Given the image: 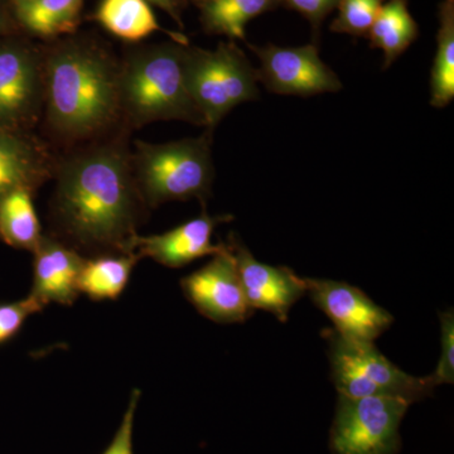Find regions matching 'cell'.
I'll list each match as a JSON object with an SVG mask.
<instances>
[{"label":"cell","instance_id":"12","mask_svg":"<svg viewBox=\"0 0 454 454\" xmlns=\"http://www.w3.org/2000/svg\"><path fill=\"white\" fill-rule=\"evenodd\" d=\"M227 244L234 256L250 309L267 310L286 324L292 307L307 294L303 278L298 277L292 269L258 262L234 234L230 235Z\"/></svg>","mask_w":454,"mask_h":454},{"label":"cell","instance_id":"27","mask_svg":"<svg viewBox=\"0 0 454 454\" xmlns=\"http://www.w3.org/2000/svg\"><path fill=\"white\" fill-rule=\"evenodd\" d=\"M278 2H282L286 7L297 11L317 28L325 17L339 5L340 0H278Z\"/></svg>","mask_w":454,"mask_h":454},{"label":"cell","instance_id":"8","mask_svg":"<svg viewBox=\"0 0 454 454\" xmlns=\"http://www.w3.org/2000/svg\"><path fill=\"white\" fill-rule=\"evenodd\" d=\"M44 53L26 44H0V127L32 124L43 114Z\"/></svg>","mask_w":454,"mask_h":454},{"label":"cell","instance_id":"5","mask_svg":"<svg viewBox=\"0 0 454 454\" xmlns=\"http://www.w3.org/2000/svg\"><path fill=\"white\" fill-rule=\"evenodd\" d=\"M328 343L331 379L340 395L395 397L409 404L432 395L428 376L417 378L394 365L373 342L348 339L334 330L324 331Z\"/></svg>","mask_w":454,"mask_h":454},{"label":"cell","instance_id":"15","mask_svg":"<svg viewBox=\"0 0 454 454\" xmlns=\"http://www.w3.org/2000/svg\"><path fill=\"white\" fill-rule=\"evenodd\" d=\"M55 163L43 143L0 127V200L17 190L35 192L53 175Z\"/></svg>","mask_w":454,"mask_h":454},{"label":"cell","instance_id":"18","mask_svg":"<svg viewBox=\"0 0 454 454\" xmlns=\"http://www.w3.org/2000/svg\"><path fill=\"white\" fill-rule=\"evenodd\" d=\"M367 35L372 47L384 51L382 68L387 70L417 40L419 28L409 12L406 0H387L381 5Z\"/></svg>","mask_w":454,"mask_h":454},{"label":"cell","instance_id":"29","mask_svg":"<svg viewBox=\"0 0 454 454\" xmlns=\"http://www.w3.org/2000/svg\"><path fill=\"white\" fill-rule=\"evenodd\" d=\"M5 28H7V18H5L4 11L0 5V33L4 32Z\"/></svg>","mask_w":454,"mask_h":454},{"label":"cell","instance_id":"22","mask_svg":"<svg viewBox=\"0 0 454 454\" xmlns=\"http://www.w3.org/2000/svg\"><path fill=\"white\" fill-rule=\"evenodd\" d=\"M278 0H207L201 20L206 31L245 40V26L276 7Z\"/></svg>","mask_w":454,"mask_h":454},{"label":"cell","instance_id":"10","mask_svg":"<svg viewBox=\"0 0 454 454\" xmlns=\"http://www.w3.org/2000/svg\"><path fill=\"white\" fill-rule=\"evenodd\" d=\"M181 288L193 307L216 324H241L253 316L229 244L207 264L184 277Z\"/></svg>","mask_w":454,"mask_h":454},{"label":"cell","instance_id":"24","mask_svg":"<svg viewBox=\"0 0 454 454\" xmlns=\"http://www.w3.org/2000/svg\"><path fill=\"white\" fill-rule=\"evenodd\" d=\"M441 357L429 380L435 387L454 382V315L452 309L441 313Z\"/></svg>","mask_w":454,"mask_h":454},{"label":"cell","instance_id":"17","mask_svg":"<svg viewBox=\"0 0 454 454\" xmlns=\"http://www.w3.org/2000/svg\"><path fill=\"white\" fill-rule=\"evenodd\" d=\"M85 0H13L20 26L41 38L73 33L79 25Z\"/></svg>","mask_w":454,"mask_h":454},{"label":"cell","instance_id":"28","mask_svg":"<svg viewBox=\"0 0 454 454\" xmlns=\"http://www.w3.org/2000/svg\"><path fill=\"white\" fill-rule=\"evenodd\" d=\"M149 4L157 5L158 8L162 9V11L167 12L173 20H177L178 23H181V20H179V12H181V0H146Z\"/></svg>","mask_w":454,"mask_h":454},{"label":"cell","instance_id":"25","mask_svg":"<svg viewBox=\"0 0 454 454\" xmlns=\"http://www.w3.org/2000/svg\"><path fill=\"white\" fill-rule=\"evenodd\" d=\"M43 309L31 295L25 300L0 304V345L20 333L29 316Z\"/></svg>","mask_w":454,"mask_h":454},{"label":"cell","instance_id":"21","mask_svg":"<svg viewBox=\"0 0 454 454\" xmlns=\"http://www.w3.org/2000/svg\"><path fill=\"white\" fill-rule=\"evenodd\" d=\"M437 42L430 74V106L442 109L454 98V0L441 4Z\"/></svg>","mask_w":454,"mask_h":454},{"label":"cell","instance_id":"16","mask_svg":"<svg viewBox=\"0 0 454 454\" xmlns=\"http://www.w3.org/2000/svg\"><path fill=\"white\" fill-rule=\"evenodd\" d=\"M138 254H106L83 262L79 277V291L91 301H115L127 288Z\"/></svg>","mask_w":454,"mask_h":454},{"label":"cell","instance_id":"7","mask_svg":"<svg viewBox=\"0 0 454 454\" xmlns=\"http://www.w3.org/2000/svg\"><path fill=\"white\" fill-rule=\"evenodd\" d=\"M409 403L395 397L340 395L330 430L333 454H397Z\"/></svg>","mask_w":454,"mask_h":454},{"label":"cell","instance_id":"23","mask_svg":"<svg viewBox=\"0 0 454 454\" xmlns=\"http://www.w3.org/2000/svg\"><path fill=\"white\" fill-rule=\"evenodd\" d=\"M384 0H340L339 17L331 29L336 33L366 35L378 17Z\"/></svg>","mask_w":454,"mask_h":454},{"label":"cell","instance_id":"1","mask_svg":"<svg viewBox=\"0 0 454 454\" xmlns=\"http://www.w3.org/2000/svg\"><path fill=\"white\" fill-rule=\"evenodd\" d=\"M127 131L88 143L55 163L52 236L76 252L136 254L138 226L148 207L134 176Z\"/></svg>","mask_w":454,"mask_h":454},{"label":"cell","instance_id":"11","mask_svg":"<svg viewBox=\"0 0 454 454\" xmlns=\"http://www.w3.org/2000/svg\"><path fill=\"white\" fill-rule=\"evenodd\" d=\"M303 279L310 300L342 336L373 342L394 324V317L357 286L330 279Z\"/></svg>","mask_w":454,"mask_h":454},{"label":"cell","instance_id":"13","mask_svg":"<svg viewBox=\"0 0 454 454\" xmlns=\"http://www.w3.org/2000/svg\"><path fill=\"white\" fill-rule=\"evenodd\" d=\"M232 216H210L203 208L196 219L187 221L176 229L160 235L140 236L134 243V252L140 259L151 258L164 267L182 268L197 259L216 255L225 249V244H212V234L220 223Z\"/></svg>","mask_w":454,"mask_h":454},{"label":"cell","instance_id":"9","mask_svg":"<svg viewBox=\"0 0 454 454\" xmlns=\"http://www.w3.org/2000/svg\"><path fill=\"white\" fill-rule=\"evenodd\" d=\"M250 49L259 57L258 82L279 95L313 97L342 89L339 76L322 61L313 44L278 47L268 44Z\"/></svg>","mask_w":454,"mask_h":454},{"label":"cell","instance_id":"4","mask_svg":"<svg viewBox=\"0 0 454 454\" xmlns=\"http://www.w3.org/2000/svg\"><path fill=\"white\" fill-rule=\"evenodd\" d=\"M212 131L206 130L199 138L162 145L134 142L131 162L146 207L196 199L205 208L215 178Z\"/></svg>","mask_w":454,"mask_h":454},{"label":"cell","instance_id":"3","mask_svg":"<svg viewBox=\"0 0 454 454\" xmlns=\"http://www.w3.org/2000/svg\"><path fill=\"white\" fill-rule=\"evenodd\" d=\"M187 44H153L121 61L119 98L121 125L131 130L149 122L182 121L205 127L186 82Z\"/></svg>","mask_w":454,"mask_h":454},{"label":"cell","instance_id":"2","mask_svg":"<svg viewBox=\"0 0 454 454\" xmlns=\"http://www.w3.org/2000/svg\"><path fill=\"white\" fill-rule=\"evenodd\" d=\"M119 71L121 62L94 42L67 41L44 53V121L56 142L88 145L121 125Z\"/></svg>","mask_w":454,"mask_h":454},{"label":"cell","instance_id":"14","mask_svg":"<svg viewBox=\"0 0 454 454\" xmlns=\"http://www.w3.org/2000/svg\"><path fill=\"white\" fill-rule=\"evenodd\" d=\"M33 262L31 295L42 309L50 303L73 306L79 297L80 271L85 262L82 254L52 235L42 236Z\"/></svg>","mask_w":454,"mask_h":454},{"label":"cell","instance_id":"19","mask_svg":"<svg viewBox=\"0 0 454 454\" xmlns=\"http://www.w3.org/2000/svg\"><path fill=\"white\" fill-rule=\"evenodd\" d=\"M33 192L17 190L0 200V238L17 249L35 252L42 239Z\"/></svg>","mask_w":454,"mask_h":454},{"label":"cell","instance_id":"20","mask_svg":"<svg viewBox=\"0 0 454 454\" xmlns=\"http://www.w3.org/2000/svg\"><path fill=\"white\" fill-rule=\"evenodd\" d=\"M97 20L107 32L124 41L138 42L162 31L146 0H101Z\"/></svg>","mask_w":454,"mask_h":454},{"label":"cell","instance_id":"26","mask_svg":"<svg viewBox=\"0 0 454 454\" xmlns=\"http://www.w3.org/2000/svg\"><path fill=\"white\" fill-rule=\"evenodd\" d=\"M140 399V390L131 391L129 403L127 411L122 417L121 426L116 430L113 441L110 442L106 452L103 454H134L133 453V429L134 418H136L137 408Z\"/></svg>","mask_w":454,"mask_h":454},{"label":"cell","instance_id":"6","mask_svg":"<svg viewBox=\"0 0 454 454\" xmlns=\"http://www.w3.org/2000/svg\"><path fill=\"white\" fill-rule=\"evenodd\" d=\"M184 68L188 92L207 129L234 107L259 98L256 68L234 43L214 51L187 47Z\"/></svg>","mask_w":454,"mask_h":454}]
</instances>
